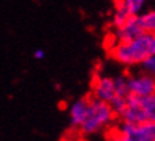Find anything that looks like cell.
<instances>
[{
    "label": "cell",
    "mask_w": 155,
    "mask_h": 141,
    "mask_svg": "<svg viewBox=\"0 0 155 141\" xmlns=\"http://www.w3.org/2000/svg\"><path fill=\"white\" fill-rule=\"evenodd\" d=\"M152 39L154 36L144 33L130 42H118L111 49V57L122 66H141L142 61L154 54Z\"/></svg>",
    "instance_id": "6da1fadb"
},
{
    "label": "cell",
    "mask_w": 155,
    "mask_h": 141,
    "mask_svg": "<svg viewBox=\"0 0 155 141\" xmlns=\"http://www.w3.org/2000/svg\"><path fill=\"white\" fill-rule=\"evenodd\" d=\"M115 117L117 116L108 103L90 99L85 120L78 130L84 136H93V134H97L105 127H108L111 123H114Z\"/></svg>",
    "instance_id": "7a4b0ae2"
},
{
    "label": "cell",
    "mask_w": 155,
    "mask_h": 141,
    "mask_svg": "<svg viewBox=\"0 0 155 141\" xmlns=\"http://www.w3.org/2000/svg\"><path fill=\"white\" fill-rule=\"evenodd\" d=\"M120 118L121 121L130 123V124L155 123V93L142 99L128 96L127 106Z\"/></svg>",
    "instance_id": "3957f363"
},
{
    "label": "cell",
    "mask_w": 155,
    "mask_h": 141,
    "mask_svg": "<svg viewBox=\"0 0 155 141\" xmlns=\"http://www.w3.org/2000/svg\"><path fill=\"white\" fill-rule=\"evenodd\" d=\"M110 141H155V123H130L120 121L111 128Z\"/></svg>",
    "instance_id": "277c9868"
},
{
    "label": "cell",
    "mask_w": 155,
    "mask_h": 141,
    "mask_svg": "<svg viewBox=\"0 0 155 141\" xmlns=\"http://www.w3.org/2000/svg\"><path fill=\"white\" fill-rule=\"evenodd\" d=\"M127 87L128 96H134L140 99L148 97L155 93V79L142 71L140 74L127 76Z\"/></svg>",
    "instance_id": "5b68a950"
},
{
    "label": "cell",
    "mask_w": 155,
    "mask_h": 141,
    "mask_svg": "<svg viewBox=\"0 0 155 141\" xmlns=\"http://www.w3.org/2000/svg\"><path fill=\"white\" fill-rule=\"evenodd\" d=\"M114 97H115L114 77L95 76L94 83H93V99L110 104Z\"/></svg>",
    "instance_id": "8992f818"
},
{
    "label": "cell",
    "mask_w": 155,
    "mask_h": 141,
    "mask_svg": "<svg viewBox=\"0 0 155 141\" xmlns=\"http://www.w3.org/2000/svg\"><path fill=\"white\" fill-rule=\"evenodd\" d=\"M141 34H144V30H142L138 16L130 17L122 26L115 29V36H117L118 42H130V40L140 37Z\"/></svg>",
    "instance_id": "52a82bcc"
},
{
    "label": "cell",
    "mask_w": 155,
    "mask_h": 141,
    "mask_svg": "<svg viewBox=\"0 0 155 141\" xmlns=\"http://www.w3.org/2000/svg\"><path fill=\"white\" fill-rule=\"evenodd\" d=\"M88 97H83L71 103L68 108V118H70V126L73 128H80L81 124L84 123L88 110Z\"/></svg>",
    "instance_id": "ba28073f"
},
{
    "label": "cell",
    "mask_w": 155,
    "mask_h": 141,
    "mask_svg": "<svg viewBox=\"0 0 155 141\" xmlns=\"http://www.w3.org/2000/svg\"><path fill=\"white\" fill-rule=\"evenodd\" d=\"M145 3L147 0H117L115 2V5L124 7L130 16H140Z\"/></svg>",
    "instance_id": "9c48e42d"
},
{
    "label": "cell",
    "mask_w": 155,
    "mask_h": 141,
    "mask_svg": "<svg viewBox=\"0 0 155 141\" xmlns=\"http://www.w3.org/2000/svg\"><path fill=\"white\" fill-rule=\"evenodd\" d=\"M138 17H140V23L142 26L144 33L155 36V10H150V12L141 13Z\"/></svg>",
    "instance_id": "30bf717a"
},
{
    "label": "cell",
    "mask_w": 155,
    "mask_h": 141,
    "mask_svg": "<svg viewBox=\"0 0 155 141\" xmlns=\"http://www.w3.org/2000/svg\"><path fill=\"white\" fill-rule=\"evenodd\" d=\"M114 89H115V96H118V97H128L127 76L121 74L114 77Z\"/></svg>",
    "instance_id": "8fae6325"
},
{
    "label": "cell",
    "mask_w": 155,
    "mask_h": 141,
    "mask_svg": "<svg viewBox=\"0 0 155 141\" xmlns=\"http://www.w3.org/2000/svg\"><path fill=\"white\" fill-rule=\"evenodd\" d=\"M140 67H141L142 73H147V74H150L151 77L155 79V54H151L148 59H145Z\"/></svg>",
    "instance_id": "7c38bea8"
},
{
    "label": "cell",
    "mask_w": 155,
    "mask_h": 141,
    "mask_svg": "<svg viewBox=\"0 0 155 141\" xmlns=\"http://www.w3.org/2000/svg\"><path fill=\"white\" fill-rule=\"evenodd\" d=\"M33 57L36 59V60H43V59L46 57V53H44L43 49H37V50L33 53Z\"/></svg>",
    "instance_id": "4fadbf2b"
},
{
    "label": "cell",
    "mask_w": 155,
    "mask_h": 141,
    "mask_svg": "<svg viewBox=\"0 0 155 141\" xmlns=\"http://www.w3.org/2000/svg\"><path fill=\"white\" fill-rule=\"evenodd\" d=\"M152 50H154V54H155V36L152 39Z\"/></svg>",
    "instance_id": "5bb4252c"
}]
</instances>
